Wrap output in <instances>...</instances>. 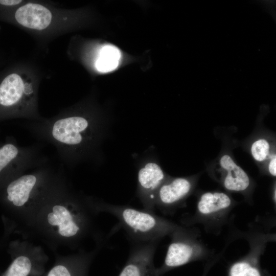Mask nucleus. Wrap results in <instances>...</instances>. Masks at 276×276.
<instances>
[{
    "label": "nucleus",
    "mask_w": 276,
    "mask_h": 276,
    "mask_svg": "<svg viewBox=\"0 0 276 276\" xmlns=\"http://www.w3.org/2000/svg\"><path fill=\"white\" fill-rule=\"evenodd\" d=\"M84 265L70 269L65 265L59 264L53 267L47 276H84Z\"/></svg>",
    "instance_id": "2eb2a0df"
},
{
    "label": "nucleus",
    "mask_w": 276,
    "mask_h": 276,
    "mask_svg": "<svg viewBox=\"0 0 276 276\" xmlns=\"http://www.w3.org/2000/svg\"><path fill=\"white\" fill-rule=\"evenodd\" d=\"M100 209L115 216L132 243L158 241L173 226L154 213L127 205L102 204Z\"/></svg>",
    "instance_id": "f03ea898"
},
{
    "label": "nucleus",
    "mask_w": 276,
    "mask_h": 276,
    "mask_svg": "<svg viewBox=\"0 0 276 276\" xmlns=\"http://www.w3.org/2000/svg\"><path fill=\"white\" fill-rule=\"evenodd\" d=\"M21 2V0H0V4L4 6H12L17 5Z\"/></svg>",
    "instance_id": "aec40b11"
},
{
    "label": "nucleus",
    "mask_w": 276,
    "mask_h": 276,
    "mask_svg": "<svg viewBox=\"0 0 276 276\" xmlns=\"http://www.w3.org/2000/svg\"><path fill=\"white\" fill-rule=\"evenodd\" d=\"M157 241L132 243L128 259L119 276H156L153 258Z\"/></svg>",
    "instance_id": "423d86ee"
},
{
    "label": "nucleus",
    "mask_w": 276,
    "mask_h": 276,
    "mask_svg": "<svg viewBox=\"0 0 276 276\" xmlns=\"http://www.w3.org/2000/svg\"><path fill=\"white\" fill-rule=\"evenodd\" d=\"M231 203L229 197L223 192H206L198 202V210L202 214L209 215L224 210Z\"/></svg>",
    "instance_id": "f8f14e48"
},
{
    "label": "nucleus",
    "mask_w": 276,
    "mask_h": 276,
    "mask_svg": "<svg viewBox=\"0 0 276 276\" xmlns=\"http://www.w3.org/2000/svg\"><path fill=\"white\" fill-rule=\"evenodd\" d=\"M53 211L59 219L73 220V217L70 211L63 205H54L53 208Z\"/></svg>",
    "instance_id": "f3484780"
},
{
    "label": "nucleus",
    "mask_w": 276,
    "mask_h": 276,
    "mask_svg": "<svg viewBox=\"0 0 276 276\" xmlns=\"http://www.w3.org/2000/svg\"><path fill=\"white\" fill-rule=\"evenodd\" d=\"M40 144L20 146L9 142L0 147V175L9 172L18 175L32 168L48 164Z\"/></svg>",
    "instance_id": "20e7f679"
},
{
    "label": "nucleus",
    "mask_w": 276,
    "mask_h": 276,
    "mask_svg": "<svg viewBox=\"0 0 276 276\" xmlns=\"http://www.w3.org/2000/svg\"><path fill=\"white\" fill-rule=\"evenodd\" d=\"M35 139L55 147L62 162L68 167L92 157L102 134V125L89 117L77 114L22 125Z\"/></svg>",
    "instance_id": "f257e3e1"
},
{
    "label": "nucleus",
    "mask_w": 276,
    "mask_h": 276,
    "mask_svg": "<svg viewBox=\"0 0 276 276\" xmlns=\"http://www.w3.org/2000/svg\"><path fill=\"white\" fill-rule=\"evenodd\" d=\"M230 276H261L258 270L245 262H238L230 270Z\"/></svg>",
    "instance_id": "dca6fc26"
},
{
    "label": "nucleus",
    "mask_w": 276,
    "mask_h": 276,
    "mask_svg": "<svg viewBox=\"0 0 276 276\" xmlns=\"http://www.w3.org/2000/svg\"><path fill=\"white\" fill-rule=\"evenodd\" d=\"M50 167L48 163L36 168L32 173L18 175L6 188L7 200L16 206L24 205L29 201L40 181L51 173Z\"/></svg>",
    "instance_id": "39448f33"
},
{
    "label": "nucleus",
    "mask_w": 276,
    "mask_h": 276,
    "mask_svg": "<svg viewBox=\"0 0 276 276\" xmlns=\"http://www.w3.org/2000/svg\"><path fill=\"white\" fill-rule=\"evenodd\" d=\"M193 247L185 240L175 238L169 245L163 266L155 269V275L159 276L167 269L182 265L192 258Z\"/></svg>",
    "instance_id": "9b49d317"
},
{
    "label": "nucleus",
    "mask_w": 276,
    "mask_h": 276,
    "mask_svg": "<svg viewBox=\"0 0 276 276\" xmlns=\"http://www.w3.org/2000/svg\"><path fill=\"white\" fill-rule=\"evenodd\" d=\"M219 165L226 172L223 180V185L226 189L232 191H243L248 187L250 180L247 174L229 155H223L219 159Z\"/></svg>",
    "instance_id": "9d476101"
},
{
    "label": "nucleus",
    "mask_w": 276,
    "mask_h": 276,
    "mask_svg": "<svg viewBox=\"0 0 276 276\" xmlns=\"http://www.w3.org/2000/svg\"><path fill=\"white\" fill-rule=\"evenodd\" d=\"M138 194L144 210L154 213L156 192L165 181V175L156 163L149 162L141 167L138 172Z\"/></svg>",
    "instance_id": "0eeeda50"
},
{
    "label": "nucleus",
    "mask_w": 276,
    "mask_h": 276,
    "mask_svg": "<svg viewBox=\"0 0 276 276\" xmlns=\"http://www.w3.org/2000/svg\"><path fill=\"white\" fill-rule=\"evenodd\" d=\"M48 220L49 223L52 225H59V221L57 216L54 214V213L52 212L48 214Z\"/></svg>",
    "instance_id": "6ab92c4d"
},
{
    "label": "nucleus",
    "mask_w": 276,
    "mask_h": 276,
    "mask_svg": "<svg viewBox=\"0 0 276 276\" xmlns=\"http://www.w3.org/2000/svg\"><path fill=\"white\" fill-rule=\"evenodd\" d=\"M15 18L17 22L24 27L41 30L50 25L52 14L48 9L42 5L28 3L16 10Z\"/></svg>",
    "instance_id": "6e6552de"
},
{
    "label": "nucleus",
    "mask_w": 276,
    "mask_h": 276,
    "mask_svg": "<svg viewBox=\"0 0 276 276\" xmlns=\"http://www.w3.org/2000/svg\"><path fill=\"white\" fill-rule=\"evenodd\" d=\"M35 95L32 86L27 85L19 75L11 74L0 84V106L33 121L41 120L35 111Z\"/></svg>",
    "instance_id": "7ed1b4c3"
},
{
    "label": "nucleus",
    "mask_w": 276,
    "mask_h": 276,
    "mask_svg": "<svg viewBox=\"0 0 276 276\" xmlns=\"http://www.w3.org/2000/svg\"><path fill=\"white\" fill-rule=\"evenodd\" d=\"M268 163V170L269 173L273 176L276 175V155L273 153L269 158Z\"/></svg>",
    "instance_id": "a211bd4d"
},
{
    "label": "nucleus",
    "mask_w": 276,
    "mask_h": 276,
    "mask_svg": "<svg viewBox=\"0 0 276 276\" xmlns=\"http://www.w3.org/2000/svg\"><path fill=\"white\" fill-rule=\"evenodd\" d=\"M121 53L115 46L106 45L100 50L96 61L97 70L101 73L112 71L118 66L120 58Z\"/></svg>",
    "instance_id": "ddd939ff"
},
{
    "label": "nucleus",
    "mask_w": 276,
    "mask_h": 276,
    "mask_svg": "<svg viewBox=\"0 0 276 276\" xmlns=\"http://www.w3.org/2000/svg\"><path fill=\"white\" fill-rule=\"evenodd\" d=\"M271 149V144L267 139L259 138L251 145L250 153L255 160L263 163L268 160L273 153Z\"/></svg>",
    "instance_id": "4468645a"
},
{
    "label": "nucleus",
    "mask_w": 276,
    "mask_h": 276,
    "mask_svg": "<svg viewBox=\"0 0 276 276\" xmlns=\"http://www.w3.org/2000/svg\"><path fill=\"white\" fill-rule=\"evenodd\" d=\"M192 184L190 180L183 177L165 181L158 189L155 205L169 206L176 204L190 192Z\"/></svg>",
    "instance_id": "1a4fd4ad"
}]
</instances>
